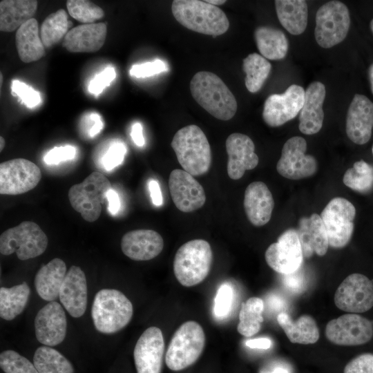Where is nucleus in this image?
Instances as JSON below:
<instances>
[{
  "label": "nucleus",
  "mask_w": 373,
  "mask_h": 373,
  "mask_svg": "<svg viewBox=\"0 0 373 373\" xmlns=\"http://www.w3.org/2000/svg\"><path fill=\"white\" fill-rule=\"evenodd\" d=\"M189 86L195 101L214 117L227 121L235 115L236 97L217 75L200 71L193 75Z\"/></svg>",
  "instance_id": "nucleus-1"
},
{
  "label": "nucleus",
  "mask_w": 373,
  "mask_h": 373,
  "mask_svg": "<svg viewBox=\"0 0 373 373\" xmlns=\"http://www.w3.org/2000/svg\"><path fill=\"white\" fill-rule=\"evenodd\" d=\"M171 10L178 23L198 33L216 37L225 33L229 27L225 13L205 1L175 0Z\"/></svg>",
  "instance_id": "nucleus-2"
},
{
  "label": "nucleus",
  "mask_w": 373,
  "mask_h": 373,
  "mask_svg": "<svg viewBox=\"0 0 373 373\" xmlns=\"http://www.w3.org/2000/svg\"><path fill=\"white\" fill-rule=\"evenodd\" d=\"M177 159L191 175L205 174L212 162L211 147L202 130L195 124L178 130L171 143Z\"/></svg>",
  "instance_id": "nucleus-3"
},
{
  "label": "nucleus",
  "mask_w": 373,
  "mask_h": 373,
  "mask_svg": "<svg viewBox=\"0 0 373 373\" xmlns=\"http://www.w3.org/2000/svg\"><path fill=\"white\" fill-rule=\"evenodd\" d=\"M133 313L131 302L120 291L102 289L95 294L91 316L99 332L113 334L119 331L130 322Z\"/></svg>",
  "instance_id": "nucleus-4"
},
{
  "label": "nucleus",
  "mask_w": 373,
  "mask_h": 373,
  "mask_svg": "<svg viewBox=\"0 0 373 373\" xmlns=\"http://www.w3.org/2000/svg\"><path fill=\"white\" fill-rule=\"evenodd\" d=\"M213 261L209 243L195 239L183 244L176 251L173 272L178 281L184 287L200 283L208 276Z\"/></svg>",
  "instance_id": "nucleus-5"
},
{
  "label": "nucleus",
  "mask_w": 373,
  "mask_h": 373,
  "mask_svg": "<svg viewBox=\"0 0 373 373\" xmlns=\"http://www.w3.org/2000/svg\"><path fill=\"white\" fill-rule=\"evenodd\" d=\"M205 334L195 321L182 323L174 333L165 355V363L173 371L182 370L193 365L202 354Z\"/></svg>",
  "instance_id": "nucleus-6"
},
{
  "label": "nucleus",
  "mask_w": 373,
  "mask_h": 373,
  "mask_svg": "<svg viewBox=\"0 0 373 373\" xmlns=\"http://www.w3.org/2000/svg\"><path fill=\"white\" fill-rule=\"evenodd\" d=\"M111 189V184L108 178L102 173L94 171L82 182L70 188L68 199L72 207L86 221L92 222L100 216L102 204Z\"/></svg>",
  "instance_id": "nucleus-7"
},
{
  "label": "nucleus",
  "mask_w": 373,
  "mask_h": 373,
  "mask_svg": "<svg viewBox=\"0 0 373 373\" xmlns=\"http://www.w3.org/2000/svg\"><path fill=\"white\" fill-rule=\"evenodd\" d=\"M48 238L35 222L24 221L3 231L0 236V252L5 256L16 253L21 260L37 257L47 248Z\"/></svg>",
  "instance_id": "nucleus-8"
},
{
  "label": "nucleus",
  "mask_w": 373,
  "mask_h": 373,
  "mask_svg": "<svg viewBox=\"0 0 373 373\" xmlns=\"http://www.w3.org/2000/svg\"><path fill=\"white\" fill-rule=\"evenodd\" d=\"M350 25V12L346 5L339 1H328L316 14V41L322 48L333 47L345 39Z\"/></svg>",
  "instance_id": "nucleus-9"
},
{
  "label": "nucleus",
  "mask_w": 373,
  "mask_h": 373,
  "mask_svg": "<svg viewBox=\"0 0 373 373\" xmlns=\"http://www.w3.org/2000/svg\"><path fill=\"white\" fill-rule=\"evenodd\" d=\"M354 206L347 199L336 197L332 199L321 213L329 246L334 249L345 247L354 232Z\"/></svg>",
  "instance_id": "nucleus-10"
},
{
  "label": "nucleus",
  "mask_w": 373,
  "mask_h": 373,
  "mask_svg": "<svg viewBox=\"0 0 373 373\" xmlns=\"http://www.w3.org/2000/svg\"><path fill=\"white\" fill-rule=\"evenodd\" d=\"M41 178L37 165L24 158H16L0 164V193L16 195L33 189Z\"/></svg>",
  "instance_id": "nucleus-11"
},
{
  "label": "nucleus",
  "mask_w": 373,
  "mask_h": 373,
  "mask_svg": "<svg viewBox=\"0 0 373 373\" xmlns=\"http://www.w3.org/2000/svg\"><path fill=\"white\" fill-rule=\"evenodd\" d=\"M325 333L327 338L334 344L361 345L372 338L373 324L362 316L350 313L329 321Z\"/></svg>",
  "instance_id": "nucleus-12"
},
{
  "label": "nucleus",
  "mask_w": 373,
  "mask_h": 373,
  "mask_svg": "<svg viewBox=\"0 0 373 373\" xmlns=\"http://www.w3.org/2000/svg\"><path fill=\"white\" fill-rule=\"evenodd\" d=\"M307 142L300 136L289 138L283 145L276 164L278 173L289 180H300L315 174L318 169L316 158L306 155Z\"/></svg>",
  "instance_id": "nucleus-13"
},
{
  "label": "nucleus",
  "mask_w": 373,
  "mask_h": 373,
  "mask_svg": "<svg viewBox=\"0 0 373 373\" xmlns=\"http://www.w3.org/2000/svg\"><path fill=\"white\" fill-rule=\"evenodd\" d=\"M334 303L338 309L353 314L370 310L373 307V283L361 274L349 275L338 287Z\"/></svg>",
  "instance_id": "nucleus-14"
},
{
  "label": "nucleus",
  "mask_w": 373,
  "mask_h": 373,
  "mask_svg": "<svg viewBox=\"0 0 373 373\" xmlns=\"http://www.w3.org/2000/svg\"><path fill=\"white\" fill-rule=\"evenodd\" d=\"M265 258L267 265L279 274L285 275L298 271L303 254L297 231L289 229L284 231L276 242L268 247Z\"/></svg>",
  "instance_id": "nucleus-15"
},
{
  "label": "nucleus",
  "mask_w": 373,
  "mask_h": 373,
  "mask_svg": "<svg viewBox=\"0 0 373 373\" xmlns=\"http://www.w3.org/2000/svg\"><path fill=\"white\" fill-rule=\"evenodd\" d=\"M305 91L300 86L292 84L283 93L269 95L264 103V122L270 127H278L293 119L303 107Z\"/></svg>",
  "instance_id": "nucleus-16"
},
{
  "label": "nucleus",
  "mask_w": 373,
  "mask_h": 373,
  "mask_svg": "<svg viewBox=\"0 0 373 373\" xmlns=\"http://www.w3.org/2000/svg\"><path fill=\"white\" fill-rule=\"evenodd\" d=\"M169 188L174 204L182 212L194 211L205 203L202 186L184 170L174 169L171 172Z\"/></svg>",
  "instance_id": "nucleus-17"
},
{
  "label": "nucleus",
  "mask_w": 373,
  "mask_h": 373,
  "mask_svg": "<svg viewBox=\"0 0 373 373\" xmlns=\"http://www.w3.org/2000/svg\"><path fill=\"white\" fill-rule=\"evenodd\" d=\"M164 341L161 329L147 328L137 340L133 352L137 373H161Z\"/></svg>",
  "instance_id": "nucleus-18"
},
{
  "label": "nucleus",
  "mask_w": 373,
  "mask_h": 373,
  "mask_svg": "<svg viewBox=\"0 0 373 373\" xmlns=\"http://www.w3.org/2000/svg\"><path fill=\"white\" fill-rule=\"evenodd\" d=\"M67 321L61 305L51 301L37 312L35 318L37 341L46 346L60 344L66 334Z\"/></svg>",
  "instance_id": "nucleus-19"
},
{
  "label": "nucleus",
  "mask_w": 373,
  "mask_h": 373,
  "mask_svg": "<svg viewBox=\"0 0 373 373\" xmlns=\"http://www.w3.org/2000/svg\"><path fill=\"white\" fill-rule=\"evenodd\" d=\"M225 146L228 155L227 173L231 179H240L245 171L254 169L258 165L259 159L249 136L232 133L227 138Z\"/></svg>",
  "instance_id": "nucleus-20"
},
{
  "label": "nucleus",
  "mask_w": 373,
  "mask_h": 373,
  "mask_svg": "<svg viewBox=\"0 0 373 373\" xmlns=\"http://www.w3.org/2000/svg\"><path fill=\"white\" fill-rule=\"evenodd\" d=\"M373 128V102L366 96L356 94L350 104L346 117V134L354 143L366 144Z\"/></svg>",
  "instance_id": "nucleus-21"
},
{
  "label": "nucleus",
  "mask_w": 373,
  "mask_h": 373,
  "mask_svg": "<svg viewBox=\"0 0 373 373\" xmlns=\"http://www.w3.org/2000/svg\"><path fill=\"white\" fill-rule=\"evenodd\" d=\"M164 247L162 237L151 229H137L125 233L121 240L122 252L129 258L143 261L157 256Z\"/></svg>",
  "instance_id": "nucleus-22"
},
{
  "label": "nucleus",
  "mask_w": 373,
  "mask_h": 373,
  "mask_svg": "<svg viewBox=\"0 0 373 373\" xmlns=\"http://www.w3.org/2000/svg\"><path fill=\"white\" fill-rule=\"evenodd\" d=\"M59 298L70 316L79 318L84 314L87 305V284L82 269L73 265L67 271L61 285Z\"/></svg>",
  "instance_id": "nucleus-23"
},
{
  "label": "nucleus",
  "mask_w": 373,
  "mask_h": 373,
  "mask_svg": "<svg viewBox=\"0 0 373 373\" xmlns=\"http://www.w3.org/2000/svg\"><path fill=\"white\" fill-rule=\"evenodd\" d=\"M325 85L311 83L305 91L303 107L299 113V130L305 135H314L321 129L324 119L323 104L325 98Z\"/></svg>",
  "instance_id": "nucleus-24"
},
{
  "label": "nucleus",
  "mask_w": 373,
  "mask_h": 373,
  "mask_svg": "<svg viewBox=\"0 0 373 373\" xmlns=\"http://www.w3.org/2000/svg\"><path fill=\"white\" fill-rule=\"evenodd\" d=\"M274 207L272 194L264 182L256 181L247 186L244 208L249 221L254 226L266 224L271 219Z\"/></svg>",
  "instance_id": "nucleus-25"
},
{
  "label": "nucleus",
  "mask_w": 373,
  "mask_h": 373,
  "mask_svg": "<svg viewBox=\"0 0 373 373\" xmlns=\"http://www.w3.org/2000/svg\"><path fill=\"white\" fill-rule=\"evenodd\" d=\"M297 233L301 245L303 257L309 258L314 254L325 255L329 241L323 222L319 215L312 213L303 217L298 222Z\"/></svg>",
  "instance_id": "nucleus-26"
},
{
  "label": "nucleus",
  "mask_w": 373,
  "mask_h": 373,
  "mask_svg": "<svg viewBox=\"0 0 373 373\" xmlns=\"http://www.w3.org/2000/svg\"><path fill=\"white\" fill-rule=\"evenodd\" d=\"M107 34L104 23L82 24L70 30L63 46L72 52H93L104 45Z\"/></svg>",
  "instance_id": "nucleus-27"
},
{
  "label": "nucleus",
  "mask_w": 373,
  "mask_h": 373,
  "mask_svg": "<svg viewBox=\"0 0 373 373\" xmlns=\"http://www.w3.org/2000/svg\"><path fill=\"white\" fill-rule=\"evenodd\" d=\"M66 273V263L58 258L41 267L35 278V285L39 296L46 301L56 300Z\"/></svg>",
  "instance_id": "nucleus-28"
},
{
  "label": "nucleus",
  "mask_w": 373,
  "mask_h": 373,
  "mask_svg": "<svg viewBox=\"0 0 373 373\" xmlns=\"http://www.w3.org/2000/svg\"><path fill=\"white\" fill-rule=\"evenodd\" d=\"M277 321L293 343L313 344L319 338L317 324L309 315H302L293 321L287 313L281 312L277 316Z\"/></svg>",
  "instance_id": "nucleus-29"
},
{
  "label": "nucleus",
  "mask_w": 373,
  "mask_h": 373,
  "mask_svg": "<svg viewBox=\"0 0 373 373\" xmlns=\"http://www.w3.org/2000/svg\"><path fill=\"white\" fill-rule=\"evenodd\" d=\"M37 1L3 0L0 2V30L13 32L32 19L37 11Z\"/></svg>",
  "instance_id": "nucleus-30"
},
{
  "label": "nucleus",
  "mask_w": 373,
  "mask_h": 373,
  "mask_svg": "<svg viewBox=\"0 0 373 373\" xmlns=\"http://www.w3.org/2000/svg\"><path fill=\"white\" fill-rule=\"evenodd\" d=\"M15 43L19 57L25 63L37 61L45 55V47L39 36L38 23L34 18L17 30Z\"/></svg>",
  "instance_id": "nucleus-31"
},
{
  "label": "nucleus",
  "mask_w": 373,
  "mask_h": 373,
  "mask_svg": "<svg viewBox=\"0 0 373 373\" xmlns=\"http://www.w3.org/2000/svg\"><path fill=\"white\" fill-rule=\"evenodd\" d=\"M275 7L278 19L290 34L298 35L306 29L308 8L303 0H276Z\"/></svg>",
  "instance_id": "nucleus-32"
},
{
  "label": "nucleus",
  "mask_w": 373,
  "mask_h": 373,
  "mask_svg": "<svg viewBox=\"0 0 373 373\" xmlns=\"http://www.w3.org/2000/svg\"><path fill=\"white\" fill-rule=\"evenodd\" d=\"M254 39L259 52L265 59L279 60L287 54L288 40L279 29L259 26L254 31Z\"/></svg>",
  "instance_id": "nucleus-33"
},
{
  "label": "nucleus",
  "mask_w": 373,
  "mask_h": 373,
  "mask_svg": "<svg viewBox=\"0 0 373 373\" xmlns=\"http://www.w3.org/2000/svg\"><path fill=\"white\" fill-rule=\"evenodd\" d=\"M30 290L26 282L10 288L0 289V316L11 321L20 314L28 300Z\"/></svg>",
  "instance_id": "nucleus-34"
},
{
  "label": "nucleus",
  "mask_w": 373,
  "mask_h": 373,
  "mask_svg": "<svg viewBox=\"0 0 373 373\" xmlns=\"http://www.w3.org/2000/svg\"><path fill=\"white\" fill-rule=\"evenodd\" d=\"M271 69L269 61L262 55L254 52L242 61V70L246 74L245 83L248 91L254 93L260 90Z\"/></svg>",
  "instance_id": "nucleus-35"
},
{
  "label": "nucleus",
  "mask_w": 373,
  "mask_h": 373,
  "mask_svg": "<svg viewBox=\"0 0 373 373\" xmlns=\"http://www.w3.org/2000/svg\"><path fill=\"white\" fill-rule=\"evenodd\" d=\"M264 302L258 297H251L242 303L239 313L238 332L242 336H252L259 332L263 322Z\"/></svg>",
  "instance_id": "nucleus-36"
},
{
  "label": "nucleus",
  "mask_w": 373,
  "mask_h": 373,
  "mask_svg": "<svg viewBox=\"0 0 373 373\" xmlns=\"http://www.w3.org/2000/svg\"><path fill=\"white\" fill-rule=\"evenodd\" d=\"M33 363L39 373H74L71 363L59 352L46 345L36 350Z\"/></svg>",
  "instance_id": "nucleus-37"
},
{
  "label": "nucleus",
  "mask_w": 373,
  "mask_h": 373,
  "mask_svg": "<svg viewBox=\"0 0 373 373\" xmlns=\"http://www.w3.org/2000/svg\"><path fill=\"white\" fill-rule=\"evenodd\" d=\"M66 11L60 9L48 15L41 26V39L45 48L59 43L68 33L71 26Z\"/></svg>",
  "instance_id": "nucleus-38"
},
{
  "label": "nucleus",
  "mask_w": 373,
  "mask_h": 373,
  "mask_svg": "<svg viewBox=\"0 0 373 373\" xmlns=\"http://www.w3.org/2000/svg\"><path fill=\"white\" fill-rule=\"evenodd\" d=\"M343 182L355 191L370 192L373 189V166L363 160L357 161L345 171Z\"/></svg>",
  "instance_id": "nucleus-39"
},
{
  "label": "nucleus",
  "mask_w": 373,
  "mask_h": 373,
  "mask_svg": "<svg viewBox=\"0 0 373 373\" xmlns=\"http://www.w3.org/2000/svg\"><path fill=\"white\" fill-rule=\"evenodd\" d=\"M66 6L70 15L84 24L93 23L104 16V10L90 1L69 0Z\"/></svg>",
  "instance_id": "nucleus-40"
},
{
  "label": "nucleus",
  "mask_w": 373,
  "mask_h": 373,
  "mask_svg": "<svg viewBox=\"0 0 373 373\" xmlns=\"http://www.w3.org/2000/svg\"><path fill=\"white\" fill-rule=\"evenodd\" d=\"M0 367L5 373H39L34 363L11 350L0 354Z\"/></svg>",
  "instance_id": "nucleus-41"
},
{
  "label": "nucleus",
  "mask_w": 373,
  "mask_h": 373,
  "mask_svg": "<svg viewBox=\"0 0 373 373\" xmlns=\"http://www.w3.org/2000/svg\"><path fill=\"white\" fill-rule=\"evenodd\" d=\"M126 153V147L122 141L113 140L109 142L100 158L102 167L106 171L113 169L122 164Z\"/></svg>",
  "instance_id": "nucleus-42"
},
{
  "label": "nucleus",
  "mask_w": 373,
  "mask_h": 373,
  "mask_svg": "<svg viewBox=\"0 0 373 373\" xmlns=\"http://www.w3.org/2000/svg\"><path fill=\"white\" fill-rule=\"evenodd\" d=\"M233 299V290L227 283H223L217 290L214 298L213 314L218 318L227 317L231 309Z\"/></svg>",
  "instance_id": "nucleus-43"
},
{
  "label": "nucleus",
  "mask_w": 373,
  "mask_h": 373,
  "mask_svg": "<svg viewBox=\"0 0 373 373\" xmlns=\"http://www.w3.org/2000/svg\"><path fill=\"white\" fill-rule=\"evenodd\" d=\"M11 88L12 95L18 96L21 102L29 108L37 106L41 102L39 93L22 82L13 80Z\"/></svg>",
  "instance_id": "nucleus-44"
},
{
  "label": "nucleus",
  "mask_w": 373,
  "mask_h": 373,
  "mask_svg": "<svg viewBox=\"0 0 373 373\" xmlns=\"http://www.w3.org/2000/svg\"><path fill=\"white\" fill-rule=\"evenodd\" d=\"M167 65L160 59L149 61L131 66L129 73L137 78L148 77L167 71Z\"/></svg>",
  "instance_id": "nucleus-45"
},
{
  "label": "nucleus",
  "mask_w": 373,
  "mask_h": 373,
  "mask_svg": "<svg viewBox=\"0 0 373 373\" xmlns=\"http://www.w3.org/2000/svg\"><path fill=\"white\" fill-rule=\"evenodd\" d=\"M343 373H373V353H363L351 359Z\"/></svg>",
  "instance_id": "nucleus-46"
},
{
  "label": "nucleus",
  "mask_w": 373,
  "mask_h": 373,
  "mask_svg": "<svg viewBox=\"0 0 373 373\" xmlns=\"http://www.w3.org/2000/svg\"><path fill=\"white\" fill-rule=\"evenodd\" d=\"M116 73L113 67H107L95 75L88 85V91L95 95L100 94L115 78Z\"/></svg>",
  "instance_id": "nucleus-47"
},
{
  "label": "nucleus",
  "mask_w": 373,
  "mask_h": 373,
  "mask_svg": "<svg viewBox=\"0 0 373 373\" xmlns=\"http://www.w3.org/2000/svg\"><path fill=\"white\" fill-rule=\"evenodd\" d=\"M75 155L76 149L73 146H56L46 154L44 160L48 164H57L63 161L73 160Z\"/></svg>",
  "instance_id": "nucleus-48"
},
{
  "label": "nucleus",
  "mask_w": 373,
  "mask_h": 373,
  "mask_svg": "<svg viewBox=\"0 0 373 373\" xmlns=\"http://www.w3.org/2000/svg\"><path fill=\"white\" fill-rule=\"evenodd\" d=\"M296 271L285 274L283 278V284L285 287L291 292H301L305 287V280L303 276Z\"/></svg>",
  "instance_id": "nucleus-49"
},
{
  "label": "nucleus",
  "mask_w": 373,
  "mask_h": 373,
  "mask_svg": "<svg viewBox=\"0 0 373 373\" xmlns=\"http://www.w3.org/2000/svg\"><path fill=\"white\" fill-rule=\"evenodd\" d=\"M149 189L153 204L157 207L162 205L163 200L158 182L154 180H151L149 182Z\"/></svg>",
  "instance_id": "nucleus-50"
},
{
  "label": "nucleus",
  "mask_w": 373,
  "mask_h": 373,
  "mask_svg": "<svg viewBox=\"0 0 373 373\" xmlns=\"http://www.w3.org/2000/svg\"><path fill=\"white\" fill-rule=\"evenodd\" d=\"M106 199L108 202V209L109 212L112 215H115L120 208V201L117 193L111 189L106 195Z\"/></svg>",
  "instance_id": "nucleus-51"
},
{
  "label": "nucleus",
  "mask_w": 373,
  "mask_h": 373,
  "mask_svg": "<svg viewBox=\"0 0 373 373\" xmlns=\"http://www.w3.org/2000/svg\"><path fill=\"white\" fill-rule=\"evenodd\" d=\"M88 124L92 126H89L88 134L90 137H94L98 134L103 128V122L100 116L97 113H92L88 117Z\"/></svg>",
  "instance_id": "nucleus-52"
},
{
  "label": "nucleus",
  "mask_w": 373,
  "mask_h": 373,
  "mask_svg": "<svg viewBox=\"0 0 373 373\" xmlns=\"http://www.w3.org/2000/svg\"><path fill=\"white\" fill-rule=\"evenodd\" d=\"M131 136L133 142L137 146H143L145 141L143 136L142 126L141 124L135 123L131 128Z\"/></svg>",
  "instance_id": "nucleus-53"
},
{
  "label": "nucleus",
  "mask_w": 373,
  "mask_h": 373,
  "mask_svg": "<svg viewBox=\"0 0 373 373\" xmlns=\"http://www.w3.org/2000/svg\"><path fill=\"white\" fill-rule=\"evenodd\" d=\"M246 345L250 348L267 350L271 345V341L268 338H258L246 341Z\"/></svg>",
  "instance_id": "nucleus-54"
},
{
  "label": "nucleus",
  "mask_w": 373,
  "mask_h": 373,
  "mask_svg": "<svg viewBox=\"0 0 373 373\" xmlns=\"http://www.w3.org/2000/svg\"><path fill=\"white\" fill-rule=\"evenodd\" d=\"M271 309L276 310L281 309L284 306V302L283 299L278 296H271L269 298V303Z\"/></svg>",
  "instance_id": "nucleus-55"
},
{
  "label": "nucleus",
  "mask_w": 373,
  "mask_h": 373,
  "mask_svg": "<svg viewBox=\"0 0 373 373\" xmlns=\"http://www.w3.org/2000/svg\"><path fill=\"white\" fill-rule=\"evenodd\" d=\"M369 79L370 82V88L373 94V64L369 68Z\"/></svg>",
  "instance_id": "nucleus-56"
},
{
  "label": "nucleus",
  "mask_w": 373,
  "mask_h": 373,
  "mask_svg": "<svg viewBox=\"0 0 373 373\" xmlns=\"http://www.w3.org/2000/svg\"><path fill=\"white\" fill-rule=\"evenodd\" d=\"M207 3H209L213 6H217L224 4L226 1L224 0H207L205 1Z\"/></svg>",
  "instance_id": "nucleus-57"
},
{
  "label": "nucleus",
  "mask_w": 373,
  "mask_h": 373,
  "mask_svg": "<svg viewBox=\"0 0 373 373\" xmlns=\"http://www.w3.org/2000/svg\"><path fill=\"white\" fill-rule=\"evenodd\" d=\"M261 373H288V372L285 369L277 367V368L274 369L271 372H262Z\"/></svg>",
  "instance_id": "nucleus-58"
},
{
  "label": "nucleus",
  "mask_w": 373,
  "mask_h": 373,
  "mask_svg": "<svg viewBox=\"0 0 373 373\" xmlns=\"http://www.w3.org/2000/svg\"><path fill=\"white\" fill-rule=\"evenodd\" d=\"M5 144H6V142H5V140L4 138L1 136L0 137V151H1L3 150V149L4 148L5 146Z\"/></svg>",
  "instance_id": "nucleus-59"
},
{
  "label": "nucleus",
  "mask_w": 373,
  "mask_h": 373,
  "mask_svg": "<svg viewBox=\"0 0 373 373\" xmlns=\"http://www.w3.org/2000/svg\"><path fill=\"white\" fill-rule=\"evenodd\" d=\"M370 28H371L372 32L373 33V19H372V21L370 22Z\"/></svg>",
  "instance_id": "nucleus-60"
},
{
  "label": "nucleus",
  "mask_w": 373,
  "mask_h": 373,
  "mask_svg": "<svg viewBox=\"0 0 373 373\" xmlns=\"http://www.w3.org/2000/svg\"><path fill=\"white\" fill-rule=\"evenodd\" d=\"M372 154H373V146H372Z\"/></svg>",
  "instance_id": "nucleus-61"
}]
</instances>
